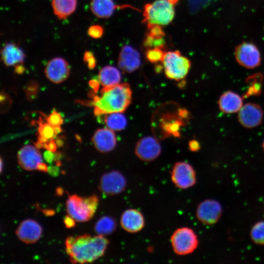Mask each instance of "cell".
Here are the masks:
<instances>
[{
    "label": "cell",
    "instance_id": "cell-1",
    "mask_svg": "<svg viewBox=\"0 0 264 264\" xmlns=\"http://www.w3.org/2000/svg\"><path fill=\"white\" fill-rule=\"evenodd\" d=\"M109 244V240L101 235L69 236L66 241V251L72 263H92L103 256Z\"/></svg>",
    "mask_w": 264,
    "mask_h": 264
},
{
    "label": "cell",
    "instance_id": "cell-2",
    "mask_svg": "<svg viewBox=\"0 0 264 264\" xmlns=\"http://www.w3.org/2000/svg\"><path fill=\"white\" fill-rule=\"evenodd\" d=\"M132 94L130 87L127 83L104 87L101 90L100 96L94 98V114L101 115L123 112L131 103Z\"/></svg>",
    "mask_w": 264,
    "mask_h": 264
},
{
    "label": "cell",
    "instance_id": "cell-3",
    "mask_svg": "<svg viewBox=\"0 0 264 264\" xmlns=\"http://www.w3.org/2000/svg\"><path fill=\"white\" fill-rule=\"evenodd\" d=\"M174 5L167 0H156L145 5L142 22L147 28L154 25L164 26L169 24L175 16Z\"/></svg>",
    "mask_w": 264,
    "mask_h": 264
},
{
    "label": "cell",
    "instance_id": "cell-4",
    "mask_svg": "<svg viewBox=\"0 0 264 264\" xmlns=\"http://www.w3.org/2000/svg\"><path fill=\"white\" fill-rule=\"evenodd\" d=\"M98 201V198L94 195L85 198L73 195L66 201V212L76 221H87L94 215Z\"/></svg>",
    "mask_w": 264,
    "mask_h": 264
},
{
    "label": "cell",
    "instance_id": "cell-5",
    "mask_svg": "<svg viewBox=\"0 0 264 264\" xmlns=\"http://www.w3.org/2000/svg\"><path fill=\"white\" fill-rule=\"evenodd\" d=\"M166 76L174 80H180L187 75L191 63L178 50L165 52L162 61Z\"/></svg>",
    "mask_w": 264,
    "mask_h": 264
},
{
    "label": "cell",
    "instance_id": "cell-6",
    "mask_svg": "<svg viewBox=\"0 0 264 264\" xmlns=\"http://www.w3.org/2000/svg\"><path fill=\"white\" fill-rule=\"evenodd\" d=\"M170 241L174 252L178 255H186L193 252L198 244L195 231L188 227L176 230L171 236Z\"/></svg>",
    "mask_w": 264,
    "mask_h": 264
},
{
    "label": "cell",
    "instance_id": "cell-7",
    "mask_svg": "<svg viewBox=\"0 0 264 264\" xmlns=\"http://www.w3.org/2000/svg\"><path fill=\"white\" fill-rule=\"evenodd\" d=\"M171 178L178 188L187 189L193 186L197 181L196 172L189 163L180 161L176 162L171 172Z\"/></svg>",
    "mask_w": 264,
    "mask_h": 264
},
{
    "label": "cell",
    "instance_id": "cell-8",
    "mask_svg": "<svg viewBox=\"0 0 264 264\" xmlns=\"http://www.w3.org/2000/svg\"><path fill=\"white\" fill-rule=\"evenodd\" d=\"M127 184L124 175L118 171L113 170L102 176L98 188L104 194L113 196L122 193L126 189Z\"/></svg>",
    "mask_w": 264,
    "mask_h": 264
},
{
    "label": "cell",
    "instance_id": "cell-9",
    "mask_svg": "<svg viewBox=\"0 0 264 264\" xmlns=\"http://www.w3.org/2000/svg\"><path fill=\"white\" fill-rule=\"evenodd\" d=\"M222 214L220 203L214 199H206L197 206L196 215L199 221L206 225H213L220 220Z\"/></svg>",
    "mask_w": 264,
    "mask_h": 264
},
{
    "label": "cell",
    "instance_id": "cell-10",
    "mask_svg": "<svg viewBox=\"0 0 264 264\" xmlns=\"http://www.w3.org/2000/svg\"><path fill=\"white\" fill-rule=\"evenodd\" d=\"M235 57L237 62L247 68H254L261 64V56L257 47L253 44L243 42L235 49Z\"/></svg>",
    "mask_w": 264,
    "mask_h": 264
},
{
    "label": "cell",
    "instance_id": "cell-11",
    "mask_svg": "<svg viewBox=\"0 0 264 264\" xmlns=\"http://www.w3.org/2000/svg\"><path fill=\"white\" fill-rule=\"evenodd\" d=\"M161 151L160 144L152 136H146L139 140L134 150L137 157L146 162L152 161L157 158Z\"/></svg>",
    "mask_w": 264,
    "mask_h": 264
},
{
    "label": "cell",
    "instance_id": "cell-12",
    "mask_svg": "<svg viewBox=\"0 0 264 264\" xmlns=\"http://www.w3.org/2000/svg\"><path fill=\"white\" fill-rule=\"evenodd\" d=\"M263 115V111L259 105L248 103L243 105L239 111L238 120L243 127L251 129L261 124Z\"/></svg>",
    "mask_w": 264,
    "mask_h": 264
},
{
    "label": "cell",
    "instance_id": "cell-13",
    "mask_svg": "<svg viewBox=\"0 0 264 264\" xmlns=\"http://www.w3.org/2000/svg\"><path fill=\"white\" fill-rule=\"evenodd\" d=\"M44 72L46 77L54 83H60L66 80L70 73L68 63L64 58L55 57L47 64Z\"/></svg>",
    "mask_w": 264,
    "mask_h": 264
},
{
    "label": "cell",
    "instance_id": "cell-14",
    "mask_svg": "<svg viewBox=\"0 0 264 264\" xmlns=\"http://www.w3.org/2000/svg\"><path fill=\"white\" fill-rule=\"evenodd\" d=\"M118 67L123 71L131 73L136 70L141 64L139 52L129 45L123 46L118 58Z\"/></svg>",
    "mask_w": 264,
    "mask_h": 264
},
{
    "label": "cell",
    "instance_id": "cell-15",
    "mask_svg": "<svg viewBox=\"0 0 264 264\" xmlns=\"http://www.w3.org/2000/svg\"><path fill=\"white\" fill-rule=\"evenodd\" d=\"M16 234L21 241L30 244L37 242L42 234L41 226L35 220L27 219L18 227Z\"/></svg>",
    "mask_w": 264,
    "mask_h": 264
},
{
    "label": "cell",
    "instance_id": "cell-16",
    "mask_svg": "<svg viewBox=\"0 0 264 264\" xmlns=\"http://www.w3.org/2000/svg\"><path fill=\"white\" fill-rule=\"evenodd\" d=\"M17 158L20 165L27 171L36 170L39 163L42 162L41 154L38 149L30 145L23 146L19 150Z\"/></svg>",
    "mask_w": 264,
    "mask_h": 264
},
{
    "label": "cell",
    "instance_id": "cell-17",
    "mask_svg": "<svg viewBox=\"0 0 264 264\" xmlns=\"http://www.w3.org/2000/svg\"><path fill=\"white\" fill-rule=\"evenodd\" d=\"M120 223L125 231L134 233L144 228L145 220L143 214L139 211L135 209H128L122 214Z\"/></svg>",
    "mask_w": 264,
    "mask_h": 264
},
{
    "label": "cell",
    "instance_id": "cell-18",
    "mask_svg": "<svg viewBox=\"0 0 264 264\" xmlns=\"http://www.w3.org/2000/svg\"><path fill=\"white\" fill-rule=\"evenodd\" d=\"M92 142L95 148L101 153L112 151L116 144V138L111 130L100 129L96 131L92 138Z\"/></svg>",
    "mask_w": 264,
    "mask_h": 264
},
{
    "label": "cell",
    "instance_id": "cell-19",
    "mask_svg": "<svg viewBox=\"0 0 264 264\" xmlns=\"http://www.w3.org/2000/svg\"><path fill=\"white\" fill-rule=\"evenodd\" d=\"M1 58L6 66H16L23 62L25 55L17 44L8 43L1 50Z\"/></svg>",
    "mask_w": 264,
    "mask_h": 264
},
{
    "label": "cell",
    "instance_id": "cell-20",
    "mask_svg": "<svg viewBox=\"0 0 264 264\" xmlns=\"http://www.w3.org/2000/svg\"><path fill=\"white\" fill-rule=\"evenodd\" d=\"M126 7L133 8L129 5H117L113 0H91L90 3V9L93 14L102 19L110 17L117 8Z\"/></svg>",
    "mask_w": 264,
    "mask_h": 264
},
{
    "label": "cell",
    "instance_id": "cell-21",
    "mask_svg": "<svg viewBox=\"0 0 264 264\" xmlns=\"http://www.w3.org/2000/svg\"><path fill=\"white\" fill-rule=\"evenodd\" d=\"M218 104L222 112L225 113H233L240 110L243 105L242 99L238 94L229 90L220 95Z\"/></svg>",
    "mask_w": 264,
    "mask_h": 264
},
{
    "label": "cell",
    "instance_id": "cell-22",
    "mask_svg": "<svg viewBox=\"0 0 264 264\" xmlns=\"http://www.w3.org/2000/svg\"><path fill=\"white\" fill-rule=\"evenodd\" d=\"M55 15L60 20L66 19L75 11L77 0H51Z\"/></svg>",
    "mask_w": 264,
    "mask_h": 264
},
{
    "label": "cell",
    "instance_id": "cell-23",
    "mask_svg": "<svg viewBox=\"0 0 264 264\" xmlns=\"http://www.w3.org/2000/svg\"><path fill=\"white\" fill-rule=\"evenodd\" d=\"M121 79L120 71L111 66H105L99 72L98 80L104 87H110L119 84Z\"/></svg>",
    "mask_w": 264,
    "mask_h": 264
},
{
    "label": "cell",
    "instance_id": "cell-24",
    "mask_svg": "<svg viewBox=\"0 0 264 264\" xmlns=\"http://www.w3.org/2000/svg\"><path fill=\"white\" fill-rule=\"evenodd\" d=\"M117 228L116 220L111 217L103 216L96 222L94 231L98 235L107 236L113 233Z\"/></svg>",
    "mask_w": 264,
    "mask_h": 264
},
{
    "label": "cell",
    "instance_id": "cell-25",
    "mask_svg": "<svg viewBox=\"0 0 264 264\" xmlns=\"http://www.w3.org/2000/svg\"><path fill=\"white\" fill-rule=\"evenodd\" d=\"M107 114L104 120L108 128L113 131H120L125 128L127 121L121 112H113Z\"/></svg>",
    "mask_w": 264,
    "mask_h": 264
},
{
    "label": "cell",
    "instance_id": "cell-26",
    "mask_svg": "<svg viewBox=\"0 0 264 264\" xmlns=\"http://www.w3.org/2000/svg\"><path fill=\"white\" fill-rule=\"evenodd\" d=\"M250 235L251 240L258 245H264V221L257 222L252 227Z\"/></svg>",
    "mask_w": 264,
    "mask_h": 264
},
{
    "label": "cell",
    "instance_id": "cell-27",
    "mask_svg": "<svg viewBox=\"0 0 264 264\" xmlns=\"http://www.w3.org/2000/svg\"><path fill=\"white\" fill-rule=\"evenodd\" d=\"M165 52L163 49L158 47L148 48L146 50L145 55L149 61L153 63H157L162 61Z\"/></svg>",
    "mask_w": 264,
    "mask_h": 264
},
{
    "label": "cell",
    "instance_id": "cell-28",
    "mask_svg": "<svg viewBox=\"0 0 264 264\" xmlns=\"http://www.w3.org/2000/svg\"><path fill=\"white\" fill-rule=\"evenodd\" d=\"M143 44L147 49L153 47H158L163 49L165 46V41L164 37H154L147 34Z\"/></svg>",
    "mask_w": 264,
    "mask_h": 264
},
{
    "label": "cell",
    "instance_id": "cell-29",
    "mask_svg": "<svg viewBox=\"0 0 264 264\" xmlns=\"http://www.w3.org/2000/svg\"><path fill=\"white\" fill-rule=\"evenodd\" d=\"M252 79V82H250V84H252L250 87L248 91L247 92L246 95H258L259 94L261 90V87L262 86V78L261 75H259V74L250 77Z\"/></svg>",
    "mask_w": 264,
    "mask_h": 264
},
{
    "label": "cell",
    "instance_id": "cell-30",
    "mask_svg": "<svg viewBox=\"0 0 264 264\" xmlns=\"http://www.w3.org/2000/svg\"><path fill=\"white\" fill-rule=\"evenodd\" d=\"M39 135L48 139H52L56 135L54 132L53 127L46 123H39L38 128Z\"/></svg>",
    "mask_w": 264,
    "mask_h": 264
},
{
    "label": "cell",
    "instance_id": "cell-31",
    "mask_svg": "<svg viewBox=\"0 0 264 264\" xmlns=\"http://www.w3.org/2000/svg\"><path fill=\"white\" fill-rule=\"evenodd\" d=\"M104 29L102 26L99 24L92 25L88 30V35L94 39H99L102 37Z\"/></svg>",
    "mask_w": 264,
    "mask_h": 264
},
{
    "label": "cell",
    "instance_id": "cell-32",
    "mask_svg": "<svg viewBox=\"0 0 264 264\" xmlns=\"http://www.w3.org/2000/svg\"><path fill=\"white\" fill-rule=\"evenodd\" d=\"M47 123L52 127L60 126L63 123V118L60 114L54 110L47 118Z\"/></svg>",
    "mask_w": 264,
    "mask_h": 264
},
{
    "label": "cell",
    "instance_id": "cell-33",
    "mask_svg": "<svg viewBox=\"0 0 264 264\" xmlns=\"http://www.w3.org/2000/svg\"><path fill=\"white\" fill-rule=\"evenodd\" d=\"M83 60L90 69H93L96 65V60L94 54L90 51H85Z\"/></svg>",
    "mask_w": 264,
    "mask_h": 264
},
{
    "label": "cell",
    "instance_id": "cell-34",
    "mask_svg": "<svg viewBox=\"0 0 264 264\" xmlns=\"http://www.w3.org/2000/svg\"><path fill=\"white\" fill-rule=\"evenodd\" d=\"M75 220L68 215L66 216L64 219V223L67 228H70L75 226Z\"/></svg>",
    "mask_w": 264,
    "mask_h": 264
},
{
    "label": "cell",
    "instance_id": "cell-35",
    "mask_svg": "<svg viewBox=\"0 0 264 264\" xmlns=\"http://www.w3.org/2000/svg\"><path fill=\"white\" fill-rule=\"evenodd\" d=\"M189 148L191 151L197 152L200 149V145L196 140H192L189 143Z\"/></svg>",
    "mask_w": 264,
    "mask_h": 264
},
{
    "label": "cell",
    "instance_id": "cell-36",
    "mask_svg": "<svg viewBox=\"0 0 264 264\" xmlns=\"http://www.w3.org/2000/svg\"><path fill=\"white\" fill-rule=\"evenodd\" d=\"M57 147L55 142L51 139L46 143L45 149L53 153L56 152Z\"/></svg>",
    "mask_w": 264,
    "mask_h": 264
},
{
    "label": "cell",
    "instance_id": "cell-37",
    "mask_svg": "<svg viewBox=\"0 0 264 264\" xmlns=\"http://www.w3.org/2000/svg\"><path fill=\"white\" fill-rule=\"evenodd\" d=\"M55 155L53 152L48 150L45 151L44 154V157L48 163H51L54 159Z\"/></svg>",
    "mask_w": 264,
    "mask_h": 264
},
{
    "label": "cell",
    "instance_id": "cell-38",
    "mask_svg": "<svg viewBox=\"0 0 264 264\" xmlns=\"http://www.w3.org/2000/svg\"><path fill=\"white\" fill-rule=\"evenodd\" d=\"M48 173L53 176H57L59 174V168L56 166H50L48 168Z\"/></svg>",
    "mask_w": 264,
    "mask_h": 264
},
{
    "label": "cell",
    "instance_id": "cell-39",
    "mask_svg": "<svg viewBox=\"0 0 264 264\" xmlns=\"http://www.w3.org/2000/svg\"><path fill=\"white\" fill-rule=\"evenodd\" d=\"M48 167H47L46 165L44 163L41 162L39 163L37 167V169L39 171H42L44 172H48Z\"/></svg>",
    "mask_w": 264,
    "mask_h": 264
},
{
    "label": "cell",
    "instance_id": "cell-40",
    "mask_svg": "<svg viewBox=\"0 0 264 264\" xmlns=\"http://www.w3.org/2000/svg\"><path fill=\"white\" fill-rule=\"evenodd\" d=\"M90 85L94 88V90H97L98 88V83L95 80H91L89 82Z\"/></svg>",
    "mask_w": 264,
    "mask_h": 264
},
{
    "label": "cell",
    "instance_id": "cell-41",
    "mask_svg": "<svg viewBox=\"0 0 264 264\" xmlns=\"http://www.w3.org/2000/svg\"><path fill=\"white\" fill-rule=\"evenodd\" d=\"M24 71V67L21 65H17L16 66L15 71L18 74L22 73Z\"/></svg>",
    "mask_w": 264,
    "mask_h": 264
},
{
    "label": "cell",
    "instance_id": "cell-42",
    "mask_svg": "<svg viewBox=\"0 0 264 264\" xmlns=\"http://www.w3.org/2000/svg\"><path fill=\"white\" fill-rule=\"evenodd\" d=\"M56 145H57V146L58 147H61L62 146H63V145H64V142H63V139H61V138H58L55 141Z\"/></svg>",
    "mask_w": 264,
    "mask_h": 264
},
{
    "label": "cell",
    "instance_id": "cell-43",
    "mask_svg": "<svg viewBox=\"0 0 264 264\" xmlns=\"http://www.w3.org/2000/svg\"><path fill=\"white\" fill-rule=\"evenodd\" d=\"M53 128L54 132L56 135L62 132V129H61L60 126L53 127Z\"/></svg>",
    "mask_w": 264,
    "mask_h": 264
},
{
    "label": "cell",
    "instance_id": "cell-44",
    "mask_svg": "<svg viewBox=\"0 0 264 264\" xmlns=\"http://www.w3.org/2000/svg\"><path fill=\"white\" fill-rule=\"evenodd\" d=\"M61 154L59 152L56 153L55 154L54 160H59V159L61 157Z\"/></svg>",
    "mask_w": 264,
    "mask_h": 264
},
{
    "label": "cell",
    "instance_id": "cell-45",
    "mask_svg": "<svg viewBox=\"0 0 264 264\" xmlns=\"http://www.w3.org/2000/svg\"><path fill=\"white\" fill-rule=\"evenodd\" d=\"M57 194L58 195H61L63 194V190L61 188H58V189H57L56 190Z\"/></svg>",
    "mask_w": 264,
    "mask_h": 264
},
{
    "label": "cell",
    "instance_id": "cell-46",
    "mask_svg": "<svg viewBox=\"0 0 264 264\" xmlns=\"http://www.w3.org/2000/svg\"><path fill=\"white\" fill-rule=\"evenodd\" d=\"M170 3L173 5L177 3L179 0H167Z\"/></svg>",
    "mask_w": 264,
    "mask_h": 264
},
{
    "label": "cell",
    "instance_id": "cell-47",
    "mask_svg": "<svg viewBox=\"0 0 264 264\" xmlns=\"http://www.w3.org/2000/svg\"><path fill=\"white\" fill-rule=\"evenodd\" d=\"M2 161L1 160V158H0V172H2Z\"/></svg>",
    "mask_w": 264,
    "mask_h": 264
},
{
    "label": "cell",
    "instance_id": "cell-48",
    "mask_svg": "<svg viewBox=\"0 0 264 264\" xmlns=\"http://www.w3.org/2000/svg\"><path fill=\"white\" fill-rule=\"evenodd\" d=\"M262 147H263V149L264 151V141L263 142Z\"/></svg>",
    "mask_w": 264,
    "mask_h": 264
}]
</instances>
